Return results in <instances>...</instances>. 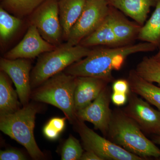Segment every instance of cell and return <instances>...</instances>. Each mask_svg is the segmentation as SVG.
<instances>
[{
  "instance_id": "obj_1",
  "label": "cell",
  "mask_w": 160,
  "mask_h": 160,
  "mask_svg": "<svg viewBox=\"0 0 160 160\" xmlns=\"http://www.w3.org/2000/svg\"><path fill=\"white\" fill-rule=\"evenodd\" d=\"M98 46L92 49L88 55L67 67L64 72L76 77L102 78L109 82L113 81V70L122 68L130 55L154 51L157 46L144 42L114 47Z\"/></svg>"
},
{
  "instance_id": "obj_2",
  "label": "cell",
  "mask_w": 160,
  "mask_h": 160,
  "mask_svg": "<svg viewBox=\"0 0 160 160\" xmlns=\"http://www.w3.org/2000/svg\"><path fill=\"white\" fill-rule=\"evenodd\" d=\"M107 137L112 142L144 160L160 158V149L145 136L137 123L122 110L112 112Z\"/></svg>"
},
{
  "instance_id": "obj_3",
  "label": "cell",
  "mask_w": 160,
  "mask_h": 160,
  "mask_svg": "<svg viewBox=\"0 0 160 160\" xmlns=\"http://www.w3.org/2000/svg\"><path fill=\"white\" fill-rule=\"evenodd\" d=\"M78 77L64 71L55 75L32 91L33 101L50 104L64 112L69 122L78 120L75 108L74 92Z\"/></svg>"
},
{
  "instance_id": "obj_4",
  "label": "cell",
  "mask_w": 160,
  "mask_h": 160,
  "mask_svg": "<svg viewBox=\"0 0 160 160\" xmlns=\"http://www.w3.org/2000/svg\"><path fill=\"white\" fill-rule=\"evenodd\" d=\"M40 109L36 104L29 103L13 113L0 115V130L24 146L34 160L45 158L34 135L36 115Z\"/></svg>"
},
{
  "instance_id": "obj_5",
  "label": "cell",
  "mask_w": 160,
  "mask_h": 160,
  "mask_svg": "<svg viewBox=\"0 0 160 160\" xmlns=\"http://www.w3.org/2000/svg\"><path fill=\"white\" fill-rule=\"evenodd\" d=\"M91 48L66 42L41 54L30 73L32 89L37 88L49 78L88 55Z\"/></svg>"
},
{
  "instance_id": "obj_6",
  "label": "cell",
  "mask_w": 160,
  "mask_h": 160,
  "mask_svg": "<svg viewBox=\"0 0 160 160\" xmlns=\"http://www.w3.org/2000/svg\"><path fill=\"white\" fill-rule=\"evenodd\" d=\"M86 150L94 152L103 160H143L121 146L106 139L89 128L83 121L78 119L73 124Z\"/></svg>"
},
{
  "instance_id": "obj_7",
  "label": "cell",
  "mask_w": 160,
  "mask_h": 160,
  "mask_svg": "<svg viewBox=\"0 0 160 160\" xmlns=\"http://www.w3.org/2000/svg\"><path fill=\"white\" fill-rule=\"evenodd\" d=\"M108 0H86L82 12L70 30L67 42L72 46L80 42L92 33L109 13Z\"/></svg>"
},
{
  "instance_id": "obj_8",
  "label": "cell",
  "mask_w": 160,
  "mask_h": 160,
  "mask_svg": "<svg viewBox=\"0 0 160 160\" xmlns=\"http://www.w3.org/2000/svg\"><path fill=\"white\" fill-rule=\"evenodd\" d=\"M58 0H46L31 14V25L35 26L47 42L57 46L63 38L59 14Z\"/></svg>"
},
{
  "instance_id": "obj_9",
  "label": "cell",
  "mask_w": 160,
  "mask_h": 160,
  "mask_svg": "<svg viewBox=\"0 0 160 160\" xmlns=\"http://www.w3.org/2000/svg\"><path fill=\"white\" fill-rule=\"evenodd\" d=\"M31 62L28 59H9L4 58L0 60L1 70L8 75L12 80L23 106L29 104L31 97Z\"/></svg>"
},
{
  "instance_id": "obj_10",
  "label": "cell",
  "mask_w": 160,
  "mask_h": 160,
  "mask_svg": "<svg viewBox=\"0 0 160 160\" xmlns=\"http://www.w3.org/2000/svg\"><path fill=\"white\" fill-rule=\"evenodd\" d=\"M110 91L108 86L89 105L76 112L78 119L92 123L105 136L108 134L112 111L110 109Z\"/></svg>"
},
{
  "instance_id": "obj_11",
  "label": "cell",
  "mask_w": 160,
  "mask_h": 160,
  "mask_svg": "<svg viewBox=\"0 0 160 160\" xmlns=\"http://www.w3.org/2000/svg\"><path fill=\"white\" fill-rule=\"evenodd\" d=\"M129 103L124 111L137 123L143 131L149 134H160V111L153 109L149 103L129 93Z\"/></svg>"
},
{
  "instance_id": "obj_12",
  "label": "cell",
  "mask_w": 160,
  "mask_h": 160,
  "mask_svg": "<svg viewBox=\"0 0 160 160\" xmlns=\"http://www.w3.org/2000/svg\"><path fill=\"white\" fill-rule=\"evenodd\" d=\"M56 47L44 39L36 27L31 25L22 40L5 55V58L9 59L34 58Z\"/></svg>"
},
{
  "instance_id": "obj_13",
  "label": "cell",
  "mask_w": 160,
  "mask_h": 160,
  "mask_svg": "<svg viewBox=\"0 0 160 160\" xmlns=\"http://www.w3.org/2000/svg\"><path fill=\"white\" fill-rule=\"evenodd\" d=\"M109 82L108 80L102 78L78 77L74 92L75 108L76 112L93 102Z\"/></svg>"
},
{
  "instance_id": "obj_14",
  "label": "cell",
  "mask_w": 160,
  "mask_h": 160,
  "mask_svg": "<svg viewBox=\"0 0 160 160\" xmlns=\"http://www.w3.org/2000/svg\"><path fill=\"white\" fill-rule=\"evenodd\" d=\"M109 15L112 30L120 46L132 44L138 39L142 26L129 21L122 12L110 6Z\"/></svg>"
},
{
  "instance_id": "obj_15",
  "label": "cell",
  "mask_w": 160,
  "mask_h": 160,
  "mask_svg": "<svg viewBox=\"0 0 160 160\" xmlns=\"http://www.w3.org/2000/svg\"><path fill=\"white\" fill-rule=\"evenodd\" d=\"M109 6L118 9L140 26L145 24L150 8L157 0H108Z\"/></svg>"
},
{
  "instance_id": "obj_16",
  "label": "cell",
  "mask_w": 160,
  "mask_h": 160,
  "mask_svg": "<svg viewBox=\"0 0 160 160\" xmlns=\"http://www.w3.org/2000/svg\"><path fill=\"white\" fill-rule=\"evenodd\" d=\"M86 0H58L59 14L63 38L67 40L70 30L80 17Z\"/></svg>"
},
{
  "instance_id": "obj_17",
  "label": "cell",
  "mask_w": 160,
  "mask_h": 160,
  "mask_svg": "<svg viewBox=\"0 0 160 160\" xmlns=\"http://www.w3.org/2000/svg\"><path fill=\"white\" fill-rule=\"evenodd\" d=\"M128 81L130 91L145 99L160 111V87L143 79L135 69L129 72Z\"/></svg>"
},
{
  "instance_id": "obj_18",
  "label": "cell",
  "mask_w": 160,
  "mask_h": 160,
  "mask_svg": "<svg viewBox=\"0 0 160 160\" xmlns=\"http://www.w3.org/2000/svg\"><path fill=\"white\" fill-rule=\"evenodd\" d=\"M79 44L89 48L101 46H121L112 30L109 13L97 29L84 38Z\"/></svg>"
},
{
  "instance_id": "obj_19",
  "label": "cell",
  "mask_w": 160,
  "mask_h": 160,
  "mask_svg": "<svg viewBox=\"0 0 160 160\" xmlns=\"http://www.w3.org/2000/svg\"><path fill=\"white\" fill-rule=\"evenodd\" d=\"M8 75L0 72V115L13 113L21 109L22 103L18 100L16 90L12 86Z\"/></svg>"
},
{
  "instance_id": "obj_20",
  "label": "cell",
  "mask_w": 160,
  "mask_h": 160,
  "mask_svg": "<svg viewBox=\"0 0 160 160\" xmlns=\"http://www.w3.org/2000/svg\"><path fill=\"white\" fill-rule=\"evenodd\" d=\"M138 39L143 42L160 46V0H157L155 9L140 30Z\"/></svg>"
},
{
  "instance_id": "obj_21",
  "label": "cell",
  "mask_w": 160,
  "mask_h": 160,
  "mask_svg": "<svg viewBox=\"0 0 160 160\" xmlns=\"http://www.w3.org/2000/svg\"><path fill=\"white\" fill-rule=\"evenodd\" d=\"M46 0H2L1 6L20 18L31 15Z\"/></svg>"
},
{
  "instance_id": "obj_22",
  "label": "cell",
  "mask_w": 160,
  "mask_h": 160,
  "mask_svg": "<svg viewBox=\"0 0 160 160\" xmlns=\"http://www.w3.org/2000/svg\"><path fill=\"white\" fill-rule=\"evenodd\" d=\"M135 70L146 81L158 83L160 86V63L152 57L143 58Z\"/></svg>"
},
{
  "instance_id": "obj_23",
  "label": "cell",
  "mask_w": 160,
  "mask_h": 160,
  "mask_svg": "<svg viewBox=\"0 0 160 160\" xmlns=\"http://www.w3.org/2000/svg\"><path fill=\"white\" fill-rule=\"evenodd\" d=\"M21 20L11 15L3 7L0 8V37L3 41L9 40L19 28Z\"/></svg>"
},
{
  "instance_id": "obj_24",
  "label": "cell",
  "mask_w": 160,
  "mask_h": 160,
  "mask_svg": "<svg viewBox=\"0 0 160 160\" xmlns=\"http://www.w3.org/2000/svg\"><path fill=\"white\" fill-rule=\"evenodd\" d=\"M83 153L82 147L78 140L71 135L65 141L61 151L62 160H78L81 159Z\"/></svg>"
},
{
  "instance_id": "obj_25",
  "label": "cell",
  "mask_w": 160,
  "mask_h": 160,
  "mask_svg": "<svg viewBox=\"0 0 160 160\" xmlns=\"http://www.w3.org/2000/svg\"><path fill=\"white\" fill-rule=\"evenodd\" d=\"M66 119V117L50 119L43 128V132L45 137L51 141L57 139L65 129Z\"/></svg>"
},
{
  "instance_id": "obj_26",
  "label": "cell",
  "mask_w": 160,
  "mask_h": 160,
  "mask_svg": "<svg viewBox=\"0 0 160 160\" xmlns=\"http://www.w3.org/2000/svg\"><path fill=\"white\" fill-rule=\"evenodd\" d=\"M27 159L24 153L17 149H7L0 152L1 160H25Z\"/></svg>"
},
{
  "instance_id": "obj_27",
  "label": "cell",
  "mask_w": 160,
  "mask_h": 160,
  "mask_svg": "<svg viewBox=\"0 0 160 160\" xmlns=\"http://www.w3.org/2000/svg\"><path fill=\"white\" fill-rule=\"evenodd\" d=\"M112 89L113 92L129 94L130 91L129 81L122 79L116 80L112 84Z\"/></svg>"
},
{
  "instance_id": "obj_28",
  "label": "cell",
  "mask_w": 160,
  "mask_h": 160,
  "mask_svg": "<svg viewBox=\"0 0 160 160\" xmlns=\"http://www.w3.org/2000/svg\"><path fill=\"white\" fill-rule=\"evenodd\" d=\"M128 94L119 92H113L111 96V100L112 103L117 106H122L125 105L128 100Z\"/></svg>"
},
{
  "instance_id": "obj_29",
  "label": "cell",
  "mask_w": 160,
  "mask_h": 160,
  "mask_svg": "<svg viewBox=\"0 0 160 160\" xmlns=\"http://www.w3.org/2000/svg\"><path fill=\"white\" fill-rule=\"evenodd\" d=\"M81 160H103L99 156L91 150H86L83 153Z\"/></svg>"
},
{
  "instance_id": "obj_30",
  "label": "cell",
  "mask_w": 160,
  "mask_h": 160,
  "mask_svg": "<svg viewBox=\"0 0 160 160\" xmlns=\"http://www.w3.org/2000/svg\"><path fill=\"white\" fill-rule=\"evenodd\" d=\"M153 142L155 144L160 145V134H157L154 137V138L153 139Z\"/></svg>"
},
{
  "instance_id": "obj_31",
  "label": "cell",
  "mask_w": 160,
  "mask_h": 160,
  "mask_svg": "<svg viewBox=\"0 0 160 160\" xmlns=\"http://www.w3.org/2000/svg\"><path fill=\"white\" fill-rule=\"evenodd\" d=\"M152 57L154 58L158 62H159L160 63V46L159 49L158 51V52L157 53H156L155 55L153 56Z\"/></svg>"
}]
</instances>
